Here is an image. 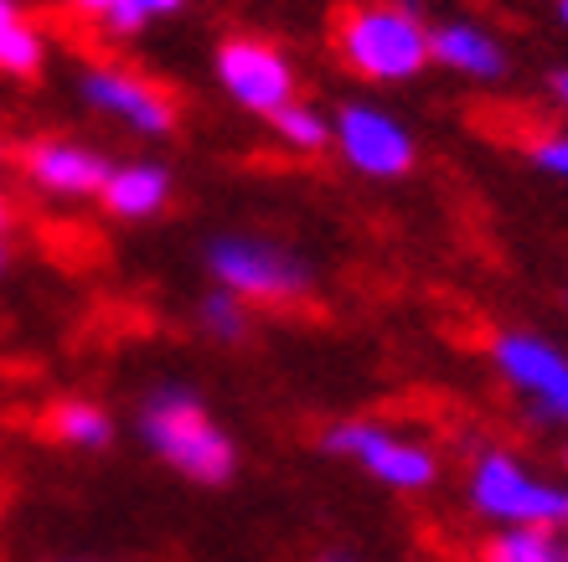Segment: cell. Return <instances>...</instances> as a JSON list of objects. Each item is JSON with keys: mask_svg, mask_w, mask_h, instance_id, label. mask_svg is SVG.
Wrapping results in <instances>:
<instances>
[{"mask_svg": "<svg viewBox=\"0 0 568 562\" xmlns=\"http://www.w3.org/2000/svg\"><path fill=\"white\" fill-rule=\"evenodd\" d=\"M321 449L346 464H357L362 474H373L377 486L388 490H429L439 480V454H434L424 439H408V433L388 429V423H373V418H342L321 433Z\"/></svg>", "mask_w": 568, "mask_h": 562, "instance_id": "5", "label": "cell"}, {"mask_svg": "<svg viewBox=\"0 0 568 562\" xmlns=\"http://www.w3.org/2000/svg\"><path fill=\"white\" fill-rule=\"evenodd\" d=\"M315 562H362V558H352V552H321Z\"/></svg>", "mask_w": 568, "mask_h": 562, "instance_id": "21", "label": "cell"}, {"mask_svg": "<svg viewBox=\"0 0 568 562\" xmlns=\"http://www.w3.org/2000/svg\"><path fill=\"white\" fill-rule=\"evenodd\" d=\"M217 83L233 104L254 114H280L284 104H295V68L264 37H227L217 47Z\"/></svg>", "mask_w": 568, "mask_h": 562, "instance_id": "7", "label": "cell"}, {"mask_svg": "<svg viewBox=\"0 0 568 562\" xmlns=\"http://www.w3.org/2000/svg\"><path fill=\"white\" fill-rule=\"evenodd\" d=\"M480 562H568V527H496Z\"/></svg>", "mask_w": 568, "mask_h": 562, "instance_id": "13", "label": "cell"}, {"mask_svg": "<svg viewBox=\"0 0 568 562\" xmlns=\"http://www.w3.org/2000/svg\"><path fill=\"white\" fill-rule=\"evenodd\" d=\"M470 511L491 527H568V486L538 474L511 449H480L465 480Z\"/></svg>", "mask_w": 568, "mask_h": 562, "instance_id": "3", "label": "cell"}, {"mask_svg": "<svg viewBox=\"0 0 568 562\" xmlns=\"http://www.w3.org/2000/svg\"><path fill=\"white\" fill-rule=\"evenodd\" d=\"M140 439L155 459H165L181 480L192 486H227L239 474V445L233 433L212 418L202 392L186 382L150 387L140 402Z\"/></svg>", "mask_w": 568, "mask_h": 562, "instance_id": "1", "label": "cell"}, {"mask_svg": "<svg viewBox=\"0 0 568 562\" xmlns=\"http://www.w3.org/2000/svg\"><path fill=\"white\" fill-rule=\"evenodd\" d=\"M527 161L538 165L542 176H554V181H568V134H542L538 145L527 150Z\"/></svg>", "mask_w": 568, "mask_h": 562, "instance_id": "19", "label": "cell"}, {"mask_svg": "<svg viewBox=\"0 0 568 562\" xmlns=\"http://www.w3.org/2000/svg\"><path fill=\"white\" fill-rule=\"evenodd\" d=\"M558 21H564V27H568V0H558Z\"/></svg>", "mask_w": 568, "mask_h": 562, "instance_id": "23", "label": "cell"}, {"mask_svg": "<svg viewBox=\"0 0 568 562\" xmlns=\"http://www.w3.org/2000/svg\"><path fill=\"white\" fill-rule=\"evenodd\" d=\"M429 62H439V68L460 78H476V83H496L507 73L501 42L476 21H439V27H429Z\"/></svg>", "mask_w": 568, "mask_h": 562, "instance_id": "11", "label": "cell"}, {"mask_svg": "<svg viewBox=\"0 0 568 562\" xmlns=\"http://www.w3.org/2000/svg\"><path fill=\"white\" fill-rule=\"evenodd\" d=\"M6 227H11V202L0 196V233H6Z\"/></svg>", "mask_w": 568, "mask_h": 562, "instance_id": "22", "label": "cell"}, {"mask_svg": "<svg viewBox=\"0 0 568 562\" xmlns=\"http://www.w3.org/2000/svg\"><path fill=\"white\" fill-rule=\"evenodd\" d=\"M0 268H6V243H0Z\"/></svg>", "mask_w": 568, "mask_h": 562, "instance_id": "24", "label": "cell"}, {"mask_svg": "<svg viewBox=\"0 0 568 562\" xmlns=\"http://www.w3.org/2000/svg\"><path fill=\"white\" fill-rule=\"evenodd\" d=\"M196 320L207 330L212 340H223V346H239L248 336V305L239 295H227V289H212L202 305H196Z\"/></svg>", "mask_w": 568, "mask_h": 562, "instance_id": "18", "label": "cell"}, {"mask_svg": "<svg viewBox=\"0 0 568 562\" xmlns=\"http://www.w3.org/2000/svg\"><path fill=\"white\" fill-rule=\"evenodd\" d=\"M0 155H6V150H0Z\"/></svg>", "mask_w": 568, "mask_h": 562, "instance_id": "26", "label": "cell"}, {"mask_svg": "<svg viewBox=\"0 0 568 562\" xmlns=\"http://www.w3.org/2000/svg\"><path fill=\"white\" fill-rule=\"evenodd\" d=\"M491 367L538 423L568 429V351L532 330H496Z\"/></svg>", "mask_w": 568, "mask_h": 562, "instance_id": "6", "label": "cell"}, {"mask_svg": "<svg viewBox=\"0 0 568 562\" xmlns=\"http://www.w3.org/2000/svg\"><path fill=\"white\" fill-rule=\"evenodd\" d=\"M564 464H568V454H564Z\"/></svg>", "mask_w": 568, "mask_h": 562, "instance_id": "25", "label": "cell"}, {"mask_svg": "<svg viewBox=\"0 0 568 562\" xmlns=\"http://www.w3.org/2000/svg\"><path fill=\"white\" fill-rule=\"evenodd\" d=\"M104 207L114 217H155V212L171 202V171L155 161H130V165H109V181H104Z\"/></svg>", "mask_w": 568, "mask_h": 562, "instance_id": "12", "label": "cell"}, {"mask_svg": "<svg viewBox=\"0 0 568 562\" xmlns=\"http://www.w3.org/2000/svg\"><path fill=\"white\" fill-rule=\"evenodd\" d=\"M207 274L217 279V289L239 295L243 305L248 299H258V305H290V299L311 295V284H315L311 264L295 248L270 243V237H248V233L212 237Z\"/></svg>", "mask_w": 568, "mask_h": 562, "instance_id": "4", "label": "cell"}, {"mask_svg": "<svg viewBox=\"0 0 568 562\" xmlns=\"http://www.w3.org/2000/svg\"><path fill=\"white\" fill-rule=\"evenodd\" d=\"M27 176L31 186H42L52 196H93L104 192L109 161L78 140H42L27 150Z\"/></svg>", "mask_w": 568, "mask_h": 562, "instance_id": "10", "label": "cell"}, {"mask_svg": "<svg viewBox=\"0 0 568 562\" xmlns=\"http://www.w3.org/2000/svg\"><path fill=\"white\" fill-rule=\"evenodd\" d=\"M42 58H47L42 31L27 21L21 0H0V73L31 78L42 68Z\"/></svg>", "mask_w": 568, "mask_h": 562, "instance_id": "15", "label": "cell"}, {"mask_svg": "<svg viewBox=\"0 0 568 562\" xmlns=\"http://www.w3.org/2000/svg\"><path fill=\"white\" fill-rule=\"evenodd\" d=\"M554 99L564 104V114H568V68H558L554 73Z\"/></svg>", "mask_w": 568, "mask_h": 562, "instance_id": "20", "label": "cell"}, {"mask_svg": "<svg viewBox=\"0 0 568 562\" xmlns=\"http://www.w3.org/2000/svg\"><path fill=\"white\" fill-rule=\"evenodd\" d=\"M83 104L99 114L120 119L135 134H171L176 130V104L155 83H145L130 68H89L83 73Z\"/></svg>", "mask_w": 568, "mask_h": 562, "instance_id": "9", "label": "cell"}, {"mask_svg": "<svg viewBox=\"0 0 568 562\" xmlns=\"http://www.w3.org/2000/svg\"><path fill=\"white\" fill-rule=\"evenodd\" d=\"M62 6L93 16V21H99L104 31H114V37H135V31H145L150 21L176 16L186 0H62Z\"/></svg>", "mask_w": 568, "mask_h": 562, "instance_id": "16", "label": "cell"}, {"mask_svg": "<svg viewBox=\"0 0 568 562\" xmlns=\"http://www.w3.org/2000/svg\"><path fill=\"white\" fill-rule=\"evenodd\" d=\"M336 52L367 83H408L429 68V27L414 6H352L336 21Z\"/></svg>", "mask_w": 568, "mask_h": 562, "instance_id": "2", "label": "cell"}, {"mask_svg": "<svg viewBox=\"0 0 568 562\" xmlns=\"http://www.w3.org/2000/svg\"><path fill=\"white\" fill-rule=\"evenodd\" d=\"M270 124L284 140V150H295V155H315V150H326V140H331L326 114L311 109V104H300V99L295 104H284L280 114H270Z\"/></svg>", "mask_w": 568, "mask_h": 562, "instance_id": "17", "label": "cell"}, {"mask_svg": "<svg viewBox=\"0 0 568 562\" xmlns=\"http://www.w3.org/2000/svg\"><path fill=\"white\" fill-rule=\"evenodd\" d=\"M47 433H52L58 445L78 449V454H99V449L114 445V418L89 398H68L47 413Z\"/></svg>", "mask_w": 568, "mask_h": 562, "instance_id": "14", "label": "cell"}, {"mask_svg": "<svg viewBox=\"0 0 568 562\" xmlns=\"http://www.w3.org/2000/svg\"><path fill=\"white\" fill-rule=\"evenodd\" d=\"M331 140L336 150L346 155L352 171L362 176H377V181H393V176H408L414 171V134L377 104H346L342 114L331 119Z\"/></svg>", "mask_w": 568, "mask_h": 562, "instance_id": "8", "label": "cell"}]
</instances>
